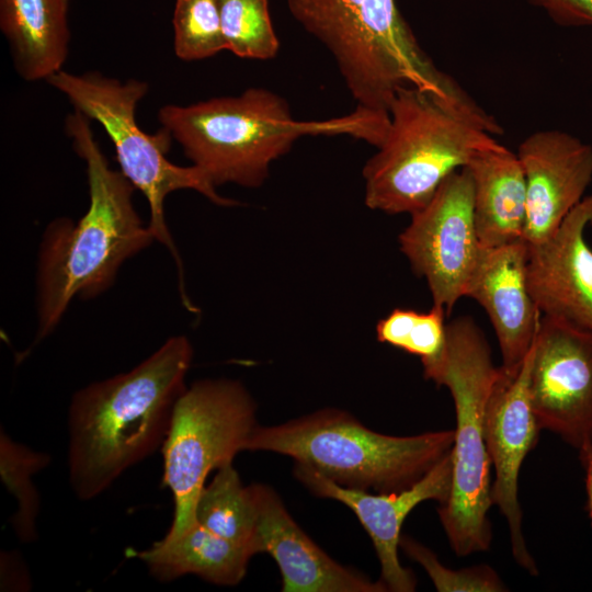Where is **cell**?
<instances>
[{
  "label": "cell",
  "mask_w": 592,
  "mask_h": 592,
  "mask_svg": "<svg viewBox=\"0 0 592 592\" xmlns=\"http://www.w3.org/2000/svg\"><path fill=\"white\" fill-rule=\"evenodd\" d=\"M65 123L75 151L86 162L89 206L77 221L54 219L42 236L35 343L56 329L73 298L87 300L104 293L122 264L156 240L134 207L135 187L121 171L110 167L90 119L75 111Z\"/></svg>",
  "instance_id": "obj_1"
},
{
  "label": "cell",
  "mask_w": 592,
  "mask_h": 592,
  "mask_svg": "<svg viewBox=\"0 0 592 592\" xmlns=\"http://www.w3.org/2000/svg\"><path fill=\"white\" fill-rule=\"evenodd\" d=\"M193 349L168 339L129 372L78 390L68 412L70 485L80 500L107 489L127 468L162 446L186 388Z\"/></svg>",
  "instance_id": "obj_2"
},
{
  "label": "cell",
  "mask_w": 592,
  "mask_h": 592,
  "mask_svg": "<svg viewBox=\"0 0 592 592\" xmlns=\"http://www.w3.org/2000/svg\"><path fill=\"white\" fill-rule=\"evenodd\" d=\"M158 119L216 187L226 183L258 187L271 163L304 136L348 135L377 148L388 129L389 113L357 106L341 117L297 121L285 99L250 88L237 96L164 105Z\"/></svg>",
  "instance_id": "obj_3"
},
{
  "label": "cell",
  "mask_w": 592,
  "mask_h": 592,
  "mask_svg": "<svg viewBox=\"0 0 592 592\" xmlns=\"http://www.w3.org/2000/svg\"><path fill=\"white\" fill-rule=\"evenodd\" d=\"M388 113L384 140L363 169L366 206L387 214L424 207L451 173L502 133L460 87L445 93L400 88Z\"/></svg>",
  "instance_id": "obj_4"
},
{
  "label": "cell",
  "mask_w": 592,
  "mask_h": 592,
  "mask_svg": "<svg viewBox=\"0 0 592 592\" xmlns=\"http://www.w3.org/2000/svg\"><path fill=\"white\" fill-rule=\"evenodd\" d=\"M294 19L331 53L357 106L388 111L396 92H448L456 82L420 47L395 0H287Z\"/></svg>",
  "instance_id": "obj_5"
},
{
  "label": "cell",
  "mask_w": 592,
  "mask_h": 592,
  "mask_svg": "<svg viewBox=\"0 0 592 592\" xmlns=\"http://www.w3.org/2000/svg\"><path fill=\"white\" fill-rule=\"evenodd\" d=\"M453 443L454 430L386 435L329 408L278 425H258L247 449L289 456L342 487L389 493L415 483Z\"/></svg>",
  "instance_id": "obj_6"
},
{
  "label": "cell",
  "mask_w": 592,
  "mask_h": 592,
  "mask_svg": "<svg viewBox=\"0 0 592 592\" xmlns=\"http://www.w3.org/2000/svg\"><path fill=\"white\" fill-rule=\"evenodd\" d=\"M422 365L426 379L448 388L456 415L452 488L437 510L441 523L457 556L486 551L492 537L488 519L492 501L483 417L499 367L485 334L469 317L446 323L442 353Z\"/></svg>",
  "instance_id": "obj_7"
},
{
  "label": "cell",
  "mask_w": 592,
  "mask_h": 592,
  "mask_svg": "<svg viewBox=\"0 0 592 592\" xmlns=\"http://www.w3.org/2000/svg\"><path fill=\"white\" fill-rule=\"evenodd\" d=\"M46 82L62 93L75 111L98 122L111 139L121 172L148 201L149 228L177 262L181 293H184L180 255L164 218V201L170 193L193 190L214 204L235 206L238 203L217 193L216 186L197 167H182L166 157L171 138L164 129L155 135L137 124V104L148 92V83L137 79L125 81L100 72L70 73L60 70Z\"/></svg>",
  "instance_id": "obj_8"
},
{
  "label": "cell",
  "mask_w": 592,
  "mask_h": 592,
  "mask_svg": "<svg viewBox=\"0 0 592 592\" xmlns=\"http://www.w3.org/2000/svg\"><path fill=\"white\" fill-rule=\"evenodd\" d=\"M255 410L251 395L237 380H198L180 395L161 446L162 481L174 500L166 537L178 536L196 523L195 506L207 476L247 449L258 426Z\"/></svg>",
  "instance_id": "obj_9"
},
{
  "label": "cell",
  "mask_w": 592,
  "mask_h": 592,
  "mask_svg": "<svg viewBox=\"0 0 592 592\" xmlns=\"http://www.w3.org/2000/svg\"><path fill=\"white\" fill-rule=\"evenodd\" d=\"M401 252L424 277L433 305L448 315L465 291L481 244L474 217V187L467 168L451 173L430 202L411 214L400 234Z\"/></svg>",
  "instance_id": "obj_10"
},
{
  "label": "cell",
  "mask_w": 592,
  "mask_h": 592,
  "mask_svg": "<svg viewBox=\"0 0 592 592\" xmlns=\"http://www.w3.org/2000/svg\"><path fill=\"white\" fill-rule=\"evenodd\" d=\"M528 391L540 429L578 451L592 442V332L540 316Z\"/></svg>",
  "instance_id": "obj_11"
},
{
  "label": "cell",
  "mask_w": 592,
  "mask_h": 592,
  "mask_svg": "<svg viewBox=\"0 0 592 592\" xmlns=\"http://www.w3.org/2000/svg\"><path fill=\"white\" fill-rule=\"evenodd\" d=\"M532 354L533 345L522 366L515 372L499 366L485 408L483 434L496 475L491 485L492 504L499 506L508 522L515 561L536 576L537 567L522 532V510L519 502L520 469L536 445L542 430L528 391Z\"/></svg>",
  "instance_id": "obj_12"
},
{
  "label": "cell",
  "mask_w": 592,
  "mask_h": 592,
  "mask_svg": "<svg viewBox=\"0 0 592 592\" xmlns=\"http://www.w3.org/2000/svg\"><path fill=\"white\" fill-rule=\"evenodd\" d=\"M295 477L314 494L346 505L369 535L380 563V581L387 591L412 592L417 587L413 572L398 557L401 527L409 513L428 500L444 503L453 478L452 448L411 487L389 493H369L342 487L316 470L295 464Z\"/></svg>",
  "instance_id": "obj_13"
},
{
  "label": "cell",
  "mask_w": 592,
  "mask_h": 592,
  "mask_svg": "<svg viewBox=\"0 0 592 592\" xmlns=\"http://www.w3.org/2000/svg\"><path fill=\"white\" fill-rule=\"evenodd\" d=\"M526 180L523 240L548 239L583 200L592 182V146L560 129L537 130L519 146Z\"/></svg>",
  "instance_id": "obj_14"
},
{
  "label": "cell",
  "mask_w": 592,
  "mask_h": 592,
  "mask_svg": "<svg viewBox=\"0 0 592 592\" xmlns=\"http://www.w3.org/2000/svg\"><path fill=\"white\" fill-rule=\"evenodd\" d=\"M592 226V195L566 216L548 239L528 246L526 278L542 316L592 332V249L585 231Z\"/></svg>",
  "instance_id": "obj_15"
},
{
  "label": "cell",
  "mask_w": 592,
  "mask_h": 592,
  "mask_svg": "<svg viewBox=\"0 0 592 592\" xmlns=\"http://www.w3.org/2000/svg\"><path fill=\"white\" fill-rule=\"evenodd\" d=\"M528 246L519 240L500 247H481L465 296L487 312L502 355V367L517 371L530 352L540 312L527 286Z\"/></svg>",
  "instance_id": "obj_16"
},
{
  "label": "cell",
  "mask_w": 592,
  "mask_h": 592,
  "mask_svg": "<svg viewBox=\"0 0 592 592\" xmlns=\"http://www.w3.org/2000/svg\"><path fill=\"white\" fill-rule=\"evenodd\" d=\"M258 505L255 546L277 563L284 592H385L384 583L372 581L344 567L325 553L293 520L278 494L269 486L254 483Z\"/></svg>",
  "instance_id": "obj_17"
},
{
  "label": "cell",
  "mask_w": 592,
  "mask_h": 592,
  "mask_svg": "<svg viewBox=\"0 0 592 592\" xmlns=\"http://www.w3.org/2000/svg\"><path fill=\"white\" fill-rule=\"evenodd\" d=\"M465 168L473 180L474 217L481 247L523 240L526 180L517 155L497 141L478 150Z\"/></svg>",
  "instance_id": "obj_18"
},
{
  "label": "cell",
  "mask_w": 592,
  "mask_h": 592,
  "mask_svg": "<svg viewBox=\"0 0 592 592\" xmlns=\"http://www.w3.org/2000/svg\"><path fill=\"white\" fill-rule=\"evenodd\" d=\"M67 13L68 0H0V29L22 79L46 81L62 70L70 42Z\"/></svg>",
  "instance_id": "obj_19"
},
{
  "label": "cell",
  "mask_w": 592,
  "mask_h": 592,
  "mask_svg": "<svg viewBox=\"0 0 592 592\" xmlns=\"http://www.w3.org/2000/svg\"><path fill=\"white\" fill-rule=\"evenodd\" d=\"M127 553L140 559L162 582L192 573L219 585L238 584L254 555L249 547L232 543L197 522L178 536H164L148 549Z\"/></svg>",
  "instance_id": "obj_20"
},
{
  "label": "cell",
  "mask_w": 592,
  "mask_h": 592,
  "mask_svg": "<svg viewBox=\"0 0 592 592\" xmlns=\"http://www.w3.org/2000/svg\"><path fill=\"white\" fill-rule=\"evenodd\" d=\"M195 519L213 533L258 554V505L253 486L243 485L232 463L218 468L213 480L204 486L196 502Z\"/></svg>",
  "instance_id": "obj_21"
},
{
  "label": "cell",
  "mask_w": 592,
  "mask_h": 592,
  "mask_svg": "<svg viewBox=\"0 0 592 592\" xmlns=\"http://www.w3.org/2000/svg\"><path fill=\"white\" fill-rule=\"evenodd\" d=\"M50 460V456L12 441L3 431L0 435V475L7 489L18 501L12 527L24 543L37 537L35 521L39 511V496L32 477Z\"/></svg>",
  "instance_id": "obj_22"
},
{
  "label": "cell",
  "mask_w": 592,
  "mask_h": 592,
  "mask_svg": "<svg viewBox=\"0 0 592 592\" xmlns=\"http://www.w3.org/2000/svg\"><path fill=\"white\" fill-rule=\"evenodd\" d=\"M226 49L240 58L267 60L280 50L269 0H217Z\"/></svg>",
  "instance_id": "obj_23"
},
{
  "label": "cell",
  "mask_w": 592,
  "mask_h": 592,
  "mask_svg": "<svg viewBox=\"0 0 592 592\" xmlns=\"http://www.w3.org/2000/svg\"><path fill=\"white\" fill-rule=\"evenodd\" d=\"M445 315L435 305L428 312L396 308L378 321L377 340L419 356L422 363L433 361L445 344Z\"/></svg>",
  "instance_id": "obj_24"
},
{
  "label": "cell",
  "mask_w": 592,
  "mask_h": 592,
  "mask_svg": "<svg viewBox=\"0 0 592 592\" xmlns=\"http://www.w3.org/2000/svg\"><path fill=\"white\" fill-rule=\"evenodd\" d=\"M173 47L185 61L209 58L226 49L217 0H175Z\"/></svg>",
  "instance_id": "obj_25"
},
{
  "label": "cell",
  "mask_w": 592,
  "mask_h": 592,
  "mask_svg": "<svg viewBox=\"0 0 592 592\" xmlns=\"http://www.w3.org/2000/svg\"><path fill=\"white\" fill-rule=\"evenodd\" d=\"M399 546L407 556L423 567L440 592H500L506 590L498 573L488 566L454 571L444 567L432 550L407 535H401Z\"/></svg>",
  "instance_id": "obj_26"
},
{
  "label": "cell",
  "mask_w": 592,
  "mask_h": 592,
  "mask_svg": "<svg viewBox=\"0 0 592 592\" xmlns=\"http://www.w3.org/2000/svg\"><path fill=\"white\" fill-rule=\"evenodd\" d=\"M566 27L592 26V0H526Z\"/></svg>",
  "instance_id": "obj_27"
},
{
  "label": "cell",
  "mask_w": 592,
  "mask_h": 592,
  "mask_svg": "<svg viewBox=\"0 0 592 592\" xmlns=\"http://www.w3.org/2000/svg\"><path fill=\"white\" fill-rule=\"evenodd\" d=\"M579 457L585 473L587 511L592 524V442L579 449Z\"/></svg>",
  "instance_id": "obj_28"
}]
</instances>
